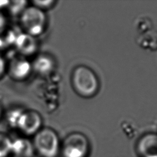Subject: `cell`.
Returning <instances> with one entry per match:
<instances>
[{
    "mask_svg": "<svg viewBox=\"0 0 157 157\" xmlns=\"http://www.w3.org/2000/svg\"><path fill=\"white\" fill-rule=\"evenodd\" d=\"M33 144L34 151L41 157H58L60 154L59 137L50 128L40 129L34 135Z\"/></svg>",
    "mask_w": 157,
    "mask_h": 157,
    "instance_id": "6da1fadb",
    "label": "cell"
},
{
    "mask_svg": "<svg viewBox=\"0 0 157 157\" xmlns=\"http://www.w3.org/2000/svg\"><path fill=\"white\" fill-rule=\"evenodd\" d=\"M72 83L76 91L85 97L94 95L98 90L99 83L96 75L85 66H78L74 70Z\"/></svg>",
    "mask_w": 157,
    "mask_h": 157,
    "instance_id": "7a4b0ae2",
    "label": "cell"
},
{
    "mask_svg": "<svg viewBox=\"0 0 157 157\" xmlns=\"http://www.w3.org/2000/svg\"><path fill=\"white\" fill-rule=\"evenodd\" d=\"M20 22L26 33L36 37L43 33L47 17L44 10L34 6H28L21 14Z\"/></svg>",
    "mask_w": 157,
    "mask_h": 157,
    "instance_id": "3957f363",
    "label": "cell"
},
{
    "mask_svg": "<svg viewBox=\"0 0 157 157\" xmlns=\"http://www.w3.org/2000/svg\"><path fill=\"white\" fill-rule=\"evenodd\" d=\"M90 143L87 137L80 132L69 134L61 145L62 157H88Z\"/></svg>",
    "mask_w": 157,
    "mask_h": 157,
    "instance_id": "277c9868",
    "label": "cell"
},
{
    "mask_svg": "<svg viewBox=\"0 0 157 157\" xmlns=\"http://www.w3.org/2000/svg\"><path fill=\"white\" fill-rule=\"evenodd\" d=\"M42 121L40 115L36 111H23L17 128L27 136L35 135L40 129Z\"/></svg>",
    "mask_w": 157,
    "mask_h": 157,
    "instance_id": "5b68a950",
    "label": "cell"
},
{
    "mask_svg": "<svg viewBox=\"0 0 157 157\" xmlns=\"http://www.w3.org/2000/svg\"><path fill=\"white\" fill-rule=\"evenodd\" d=\"M137 151L140 157H157V134L142 136L137 144Z\"/></svg>",
    "mask_w": 157,
    "mask_h": 157,
    "instance_id": "8992f818",
    "label": "cell"
},
{
    "mask_svg": "<svg viewBox=\"0 0 157 157\" xmlns=\"http://www.w3.org/2000/svg\"><path fill=\"white\" fill-rule=\"evenodd\" d=\"M13 45L17 50L23 55H31L37 48V42L35 37L26 33H18Z\"/></svg>",
    "mask_w": 157,
    "mask_h": 157,
    "instance_id": "52a82bcc",
    "label": "cell"
},
{
    "mask_svg": "<svg viewBox=\"0 0 157 157\" xmlns=\"http://www.w3.org/2000/svg\"><path fill=\"white\" fill-rule=\"evenodd\" d=\"M32 69V64L24 58H15L11 61L9 66L10 75L18 80L27 78Z\"/></svg>",
    "mask_w": 157,
    "mask_h": 157,
    "instance_id": "ba28073f",
    "label": "cell"
},
{
    "mask_svg": "<svg viewBox=\"0 0 157 157\" xmlns=\"http://www.w3.org/2000/svg\"><path fill=\"white\" fill-rule=\"evenodd\" d=\"M34 148L33 142L26 138H18L12 140V153L16 157H32Z\"/></svg>",
    "mask_w": 157,
    "mask_h": 157,
    "instance_id": "9c48e42d",
    "label": "cell"
},
{
    "mask_svg": "<svg viewBox=\"0 0 157 157\" xmlns=\"http://www.w3.org/2000/svg\"><path fill=\"white\" fill-rule=\"evenodd\" d=\"M31 64L33 69L36 72L42 75L50 73L55 66L53 59L46 54L38 55Z\"/></svg>",
    "mask_w": 157,
    "mask_h": 157,
    "instance_id": "30bf717a",
    "label": "cell"
},
{
    "mask_svg": "<svg viewBox=\"0 0 157 157\" xmlns=\"http://www.w3.org/2000/svg\"><path fill=\"white\" fill-rule=\"evenodd\" d=\"M139 43L145 48L155 49L157 48V33L153 31H147L145 34L140 36Z\"/></svg>",
    "mask_w": 157,
    "mask_h": 157,
    "instance_id": "8fae6325",
    "label": "cell"
},
{
    "mask_svg": "<svg viewBox=\"0 0 157 157\" xmlns=\"http://www.w3.org/2000/svg\"><path fill=\"white\" fill-rule=\"evenodd\" d=\"M12 140L6 134L0 133V157H8L12 153Z\"/></svg>",
    "mask_w": 157,
    "mask_h": 157,
    "instance_id": "7c38bea8",
    "label": "cell"
},
{
    "mask_svg": "<svg viewBox=\"0 0 157 157\" xmlns=\"http://www.w3.org/2000/svg\"><path fill=\"white\" fill-rule=\"evenodd\" d=\"M27 2L25 1H9L8 7L10 12L13 15L21 14L24 10L27 7Z\"/></svg>",
    "mask_w": 157,
    "mask_h": 157,
    "instance_id": "4fadbf2b",
    "label": "cell"
},
{
    "mask_svg": "<svg viewBox=\"0 0 157 157\" xmlns=\"http://www.w3.org/2000/svg\"><path fill=\"white\" fill-rule=\"evenodd\" d=\"M23 112V111L21 110L20 109L12 110V111L9 112L7 117L9 124L13 128H17L18 122Z\"/></svg>",
    "mask_w": 157,
    "mask_h": 157,
    "instance_id": "5bb4252c",
    "label": "cell"
},
{
    "mask_svg": "<svg viewBox=\"0 0 157 157\" xmlns=\"http://www.w3.org/2000/svg\"><path fill=\"white\" fill-rule=\"evenodd\" d=\"M55 2V1L52 0H45V1H40V0H36L33 1V6L42 10L45 9H48L52 7L53 4Z\"/></svg>",
    "mask_w": 157,
    "mask_h": 157,
    "instance_id": "9a60e30c",
    "label": "cell"
},
{
    "mask_svg": "<svg viewBox=\"0 0 157 157\" xmlns=\"http://www.w3.org/2000/svg\"><path fill=\"white\" fill-rule=\"evenodd\" d=\"M5 67H6V64H5L4 59L2 56V55L0 54V76H1L3 72H4Z\"/></svg>",
    "mask_w": 157,
    "mask_h": 157,
    "instance_id": "2e32d148",
    "label": "cell"
},
{
    "mask_svg": "<svg viewBox=\"0 0 157 157\" xmlns=\"http://www.w3.org/2000/svg\"><path fill=\"white\" fill-rule=\"evenodd\" d=\"M9 1H0V9H2L5 7H7Z\"/></svg>",
    "mask_w": 157,
    "mask_h": 157,
    "instance_id": "e0dca14e",
    "label": "cell"
},
{
    "mask_svg": "<svg viewBox=\"0 0 157 157\" xmlns=\"http://www.w3.org/2000/svg\"><path fill=\"white\" fill-rule=\"evenodd\" d=\"M4 23H5V21H4V17L0 14V29L4 25Z\"/></svg>",
    "mask_w": 157,
    "mask_h": 157,
    "instance_id": "ac0fdd59",
    "label": "cell"
},
{
    "mask_svg": "<svg viewBox=\"0 0 157 157\" xmlns=\"http://www.w3.org/2000/svg\"><path fill=\"white\" fill-rule=\"evenodd\" d=\"M1 107H0V117H1Z\"/></svg>",
    "mask_w": 157,
    "mask_h": 157,
    "instance_id": "d6986e66",
    "label": "cell"
}]
</instances>
